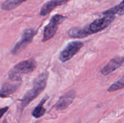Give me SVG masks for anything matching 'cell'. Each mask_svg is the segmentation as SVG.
Wrapping results in <instances>:
<instances>
[{"instance_id": "1", "label": "cell", "mask_w": 124, "mask_h": 123, "mask_svg": "<svg viewBox=\"0 0 124 123\" xmlns=\"http://www.w3.org/2000/svg\"><path fill=\"white\" fill-rule=\"evenodd\" d=\"M115 16L104 15L102 18H99L92 22L89 25L84 27H75L70 29L69 35L73 38H84L92 34L101 31L111 24L115 20Z\"/></svg>"}, {"instance_id": "2", "label": "cell", "mask_w": 124, "mask_h": 123, "mask_svg": "<svg viewBox=\"0 0 124 123\" xmlns=\"http://www.w3.org/2000/svg\"><path fill=\"white\" fill-rule=\"evenodd\" d=\"M48 78V73L44 72L38 75L33 83L32 89L27 92L24 97L21 100L22 108H24L33 101L46 88L47 80Z\"/></svg>"}, {"instance_id": "3", "label": "cell", "mask_w": 124, "mask_h": 123, "mask_svg": "<svg viewBox=\"0 0 124 123\" xmlns=\"http://www.w3.org/2000/svg\"><path fill=\"white\" fill-rule=\"evenodd\" d=\"M37 64L33 59L24 60L15 65L8 72V78L13 82H21L22 75L28 74L36 69Z\"/></svg>"}, {"instance_id": "4", "label": "cell", "mask_w": 124, "mask_h": 123, "mask_svg": "<svg viewBox=\"0 0 124 123\" xmlns=\"http://www.w3.org/2000/svg\"><path fill=\"white\" fill-rule=\"evenodd\" d=\"M66 19V17L61 14H54L50 20L48 24L44 30L42 42H46L52 39L55 35L59 25Z\"/></svg>"}, {"instance_id": "5", "label": "cell", "mask_w": 124, "mask_h": 123, "mask_svg": "<svg viewBox=\"0 0 124 123\" xmlns=\"http://www.w3.org/2000/svg\"><path fill=\"white\" fill-rule=\"evenodd\" d=\"M37 34V31L33 29H26L23 32L22 37L14 45L11 50V53L13 55H16L21 53L28 45L31 43L34 37Z\"/></svg>"}, {"instance_id": "6", "label": "cell", "mask_w": 124, "mask_h": 123, "mask_svg": "<svg viewBox=\"0 0 124 123\" xmlns=\"http://www.w3.org/2000/svg\"><path fill=\"white\" fill-rule=\"evenodd\" d=\"M83 46L84 43L81 41H73L69 42L59 54V60L61 62H65L69 60L79 51Z\"/></svg>"}, {"instance_id": "7", "label": "cell", "mask_w": 124, "mask_h": 123, "mask_svg": "<svg viewBox=\"0 0 124 123\" xmlns=\"http://www.w3.org/2000/svg\"><path fill=\"white\" fill-rule=\"evenodd\" d=\"M76 97V92L74 90H70L69 92L61 96L58 102L54 105L53 107L58 110H62L67 108Z\"/></svg>"}, {"instance_id": "8", "label": "cell", "mask_w": 124, "mask_h": 123, "mask_svg": "<svg viewBox=\"0 0 124 123\" xmlns=\"http://www.w3.org/2000/svg\"><path fill=\"white\" fill-rule=\"evenodd\" d=\"M124 63L123 57H117L110 60L101 70V73L104 75H107L109 74L117 69Z\"/></svg>"}, {"instance_id": "9", "label": "cell", "mask_w": 124, "mask_h": 123, "mask_svg": "<svg viewBox=\"0 0 124 123\" xmlns=\"http://www.w3.org/2000/svg\"><path fill=\"white\" fill-rule=\"evenodd\" d=\"M6 82L2 85V88L0 89V97H7L13 94L18 89L21 82Z\"/></svg>"}, {"instance_id": "10", "label": "cell", "mask_w": 124, "mask_h": 123, "mask_svg": "<svg viewBox=\"0 0 124 123\" xmlns=\"http://www.w3.org/2000/svg\"><path fill=\"white\" fill-rule=\"evenodd\" d=\"M70 0H50L43 5L40 10V15L42 16L49 14L56 7L64 4Z\"/></svg>"}, {"instance_id": "11", "label": "cell", "mask_w": 124, "mask_h": 123, "mask_svg": "<svg viewBox=\"0 0 124 123\" xmlns=\"http://www.w3.org/2000/svg\"><path fill=\"white\" fill-rule=\"evenodd\" d=\"M48 98V96H46L45 97H44L43 98H42V100L40 101L39 103L38 104V105L34 109L33 111L32 112L33 116L35 117V118H39L45 114V113H46V109L43 107V105L44 104L45 102L47 101Z\"/></svg>"}, {"instance_id": "12", "label": "cell", "mask_w": 124, "mask_h": 123, "mask_svg": "<svg viewBox=\"0 0 124 123\" xmlns=\"http://www.w3.org/2000/svg\"><path fill=\"white\" fill-rule=\"evenodd\" d=\"M26 1L27 0H6L1 5V8L6 11L12 10Z\"/></svg>"}, {"instance_id": "13", "label": "cell", "mask_w": 124, "mask_h": 123, "mask_svg": "<svg viewBox=\"0 0 124 123\" xmlns=\"http://www.w3.org/2000/svg\"><path fill=\"white\" fill-rule=\"evenodd\" d=\"M124 13V1H122L119 4L117 5L115 7H112L107 10L105 11L103 13L104 15H113L115 16V14H117L119 15H123Z\"/></svg>"}, {"instance_id": "14", "label": "cell", "mask_w": 124, "mask_h": 123, "mask_svg": "<svg viewBox=\"0 0 124 123\" xmlns=\"http://www.w3.org/2000/svg\"><path fill=\"white\" fill-rule=\"evenodd\" d=\"M124 77H122L119 80L116 82V83H113L110 88L108 89V92H113L116 91V90H119V89H123L124 84Z\"/></svg>"}, {"instance_id": "15", "label": "cell", "mask_w": 124, "mask_h": 123, "mask_svg": "<svg viewBox=\"0 0 124 123\" xmlns=\"http://www.w3.org/2000/svg\"><path fill=\"white\" fill-rule=\"evenodd\" d=\"M8 109V107H3V108L0 109V119L2 118V116H3L4 114L7 112Z\"/></svg>"}]
</instances>
